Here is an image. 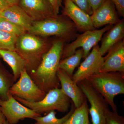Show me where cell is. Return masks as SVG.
Returning a JSON list of instances; mask_svg holds the SVG:
<instances>
[{
  "mask_svg": "<svg viewBox=\"0 0 124 124\" xmlns=\"http://www.w3.org/2000/svg\"><path fill=\"white\" fill-rule=\"evenodd\" d=\"M18 36L0 30V50L15 51Z\"/></svg>",
  "mask_w": 124,
  "mask_h": 124,
  "instance_id": "603a6c76",
  "label": "cell"
},
{
  "mask_svg": "<svg viewBox=\"0 0 124 124\" xmlns=\"http://www.w3.org/2000/svg\"><path fill=\"white\" fill-rule=\"evenodd\" d=\"M124 22L122 19L107 31L102 38L101 45L99 46L101 55L103 56L116 44L124 39Z\"/></svg>",
  "mask_w": 124,
  "mask_h": 124,
  "instance_id": "e0dca14e",
  "label": "cell"
},
{
  "mask_svg": "<svg viewBox=\"0 0 124 124\" xmlns=\"http://www.w3.org/2000/svg\"><path fill=\"white\" fill-rule=\"evenodd\" d=\"M80 8L86 14L91 16L93 13V10L89 4L88 0H71Z\"/></svg>",
  "mask_w": 124,
  "mask_h": 124,
  "instance_id": "484cf974",
  "label": "cell"
},
{
  "mask_svg": "<svg viewBox=\"0 0 124 124\" xmlns=\"http://www.w3.org/2000/svg\"><path fill=\"white\" fill-rule=\"evenodd\" d=\"M104 124H124V117L117 112L109 110L107 113Z\"/></svg>",
  "mask_w": 124,
  "mask_h": 124,
  "instance_id": "d4e9b609",
  "label": "cell"
},
{
  "mask_svg": "<svg viewBox=\"0 0 124 124\" xmlns=\"http://www.w3.org/2000/svg\"><path fill=\"white\" fill-rule=\"evenodd\" d=\"M15 82L13 74L7 70L0 61V99H8L9 89Z\"/></svg>",
  "mask_w": 124,
  "mask_h": 124,
  "instance_id": "ffe728a7",
  "label": "cell"
},
{
  "mask_svg": "<svg viewBox=\"0 0 124 124\" xmlns=\"http://www.w3.org/2000/svg\"><path fill=\"white\" fill-rule=\"evenodd\" d=\"M8 94L31 102L39 101L46 95L31 79L26 69L21 73L17 82L9 89Z\"/></svg>",
  "mask_w": 124,
  "mask_h": 124,
  "instance_id": "ba28073f",
  "label": "cell"
},
{
  "mask_svg": "<svg viewBox=\"0 0 124 124\" xmlns=\"http://www.w3.org/2000/svg\"><path fill=\"white\" fill-rule=\"evenodd\" d=\"M0 55L11 67L16 82L19 79L22 72L26 69L24 59L15 51L0 50Z\"/></svg>",
  "mask_w": 124,
  "mask_h": 124,
  "instance_id": "ac0fdd59",
  "label": "cell"
},
{
  "mask_svg": "<svg viewBox=\"0 0 124 124\" xmlns=\"http://www.w3.org/2000/svg\"><path fill=\"white\" fill-rule=\"evenodd\" d=\"M115 6L111 0H105L90 16L93 26L95 29L105 25L116 24L120 20Z\"/></svg>",
  "mask_w": 124,
  "mask_h": 124,
  "instance_id": "7c38bea8",
  "label": "cell"
},
{
  "mask_svg": "<svg viewBox=\"0 0 124 124\" xmlns=\"http://www.w3.org/2000/svg\"><path fill=\"white\" fill-rule=\"evenodd\" d=\"M1 56H0V58H1Z\"/></svg>",
  "mask_w": 124,
  "mask_h": 124,
  "instance_id": "836d02e7",
  "label": "cell"
},
{
  "mask_svg": "<svg viewBox=\"0 0 124 124\" xmlns=\"http://www.w3.org/2000/svg\"><path fill=\"white\" fill-rule=\"evenodd\" d=\"M85 80L103 97L112 111L117 112L114 98L117 95L124 94V72H99Z\"/></svg>",
  "mask_w": 124,
  "mask_h": 124,
  "instance_id": "277c9868",
  "label": "cell"
},
{
  "mask_svg": "<svg viewBox=\"0 0 124 124\" xmlns=\"http://www.w3.org/2000/svg\"><path fill=\"white\" fill-rule=\"evenodd\" d=\"M51 45L45 38L28 32L18 37L15 51L24 59L28 74L36 70Z\"/></svg>",
  "mask_w": 124,
  "mask_h": 124,
  "instance_id": "7a4b0ae2",
  "label": "cell"
},
{
  "mask_svg": "<svg viewBox=\"0 0 124 124\" xmlns=\"http://www.w3.org/2000/svg\"><path fill=\"white\" fill-rule=\"evenodd\" d=\"M65 42L60 38L53 41L51 47L44 55L37 69L29 74L34 83L46 94L60 87L57 71Z\"/></svg>",
  "mask_w": 124,
  "mask_h": 124,
  "instance_id": "6da1fadb",
  "label": "cell"
},
{
  "mask_svg": "<svg viewBox=\"0 0 124 124\" xmlns=\"http://www.w3.org/2000/svg\"><path fill=\"white\" fill-rule=\"evenodd\" d=\"M89 108L87 100L75 108L70 116L63 124H90L89 120Z\"/></svg>",
  "mask_w": 124,
  "mask_h": 124,
  "instance_id": "44dd1931",
  "label": "cell"
},
{
  "mask_svg": "<svg viewBox=\"0 0 124 124\" xmlns=\"http://www.w3.org/2000/svg\"><path fill=\"white\" fill-rule=\"evenodd\" d=\"M53 8L54 13L55 15L59 14V10L62 7V0H48Z\"/></svg>",
  "mask_w": 124,
  "mask_h": 124,
  "instance_id": "83f0119b",
  "label": "cell"
},
{
  "mask_svg": "<svg viewBox=\"0 0 124 124\" xmlns=\"http://www.w3.org/2000/svg\"><path fill=\"white\" fill-rule=\"evenodd\" d=\"M113 25H107L102 29L84 32L81 34H77L75 39L64 45L62 52L61 60L73 55L77 50L82 48L83 50V58L89 55L91 49L101 40L105 32L111 29Z\"/></svg>",
  "mask_w": 124,
  "mask_h": 124,
  "instance_id": "8992f818",
  "label": "cell"
},
{
  "mask_svg": "<svg viewBox=\"0 0 124 124\" xmlns=\"http://www.w3.org/2000/svg\"><path fill=\"white\" fill-rule=\"evenodd\" d=\"M19 6L33 21H39L55 15L48 0H20Z\"/></svg>",
  "mask_w": 124,
  "mask_h": 124,
  "instance_id": "4fadbf2b",
  "label": "cell"
},
{
  "mask_svg": "<svg viewBox=\"0 0 124 124\" xmlns=\"http://www.w3.org/2000/svg\"><path fill=\"white\" fill-rule=\"evenodd\" d=\"M115 6L118 15L124 17V0H111Z\"/></svg>",
  "mask_w": 124,
  "mask_h": 124,
  "instance_id": "4316f807",
  "label": "cell"
},
{
  "mask_svg": "<svg viewBox=\"0 0 124 124\" xmlns=\"http://www.w3.org/2000/svg\"><path fill=\"white\" fill-rule=\"evenodd\" d=\"M0 107L9 124H17L19 121L26 118L33 119L41 116L21 104L11 94H8L7 100L0 99Z\"/></svg>",
  "mask_w": 124,
  "mask_h": 124,
  "instance_id": "9c48e42d",
  "label": "cell"
},
{
  "mask_svg": "<svg viewBox=\"0 0 124 124\" xmlns=\"http://www.w3.org/2000/svg\"><path fill=\"white\" fill-rule=\"evenodd\" d=\"M6 121V119L4 114L2 113L0 107V124H4Z\"/></svg>",
  "mask_w": 124,
  "mask_h": 124,
  "instance_id": "4dcf8cb0",
  "label": "cell"
},
{
  "mask_svg": "<svg viewBox=\"0 0 124 124\" xmlns=\"http://www.w3.org/2000/svg\"><path fill=\"white\" fill-rule=\"evenodd\" d=\"M70 110L66 115L61 118L56 117L55 111H52L46 114L44 116H38L34 118L35 120L34 124H63L67 120L75 109L72 102H71Z\"/></svg>",
  "mask_w": 124,
  "mask_h": 124,
  "instance_id": "7402d4cb",
  "label": "cell"
},
{
  "mask_svg": "<svg viewBox=\"0 0 124 124\" xmlns=\"http://www.w3.org/2000/svg\"><path fill=\"white\" fill-rule=\"evenodd\" d=\"M0 17L22 27L27 32L34 21L18 5L10 6L0 11Z\"/></svg>",
  "mask_w": 124,
  "mask_h": 124,
  "instance_id": "2e32d148",
  "label": "cell"
},
{
  "mask_svg": "<svg viewBox=\"0 0 124 124\" xmlns=\"http://www.w3.org/2000/svg\"><path fill=\"white\" fill-rule=\"evenodd\" d=\"M57 76L63 93L72 100L76 108L80 106L86 98L78 85L73 82L72 77L60 68L58 69Z\"/></svg>",
  "mask_w": 124,
  "mask_h": 124,
  "instance_id": "9a60e30c",
  "label": "cell"
},
{
  "mask_svg": "<svg viewBox=\"0 0 124 124\" xmlns=\"http://www.w3.org/2000/svg\"><path fill=\"white\" fill-rule=\"evenodd\" d=\"M4 124H9V123H8V122H7V121L6 120V121H5Z\"/></svg>",
  "mask_w": 124,
  "mask_h": 124,
  "instance_id": "d6a6232c",
  "label": "cell"
},
{
  "mask_svg": "<svg viewBox=\"0 0 124 124\" xmlns=\"http://www.w3.org/2000/svg\"><path fill=\"white\" fill-rule=\"evenodd\" d=\"M105 0H88L89 4L93 11H95L104 2Z\"/></svg>",
  "mask_w": 124,
  "mask_h": 124,
  "instance_id": "f1b7e54d",
  "label": "cell"
},
{
  "mask_svg": "<svg viewBox=\"0 0 124 124\" xmlns=\"http://www.w3.org/2000/svg\"><path fill=\"white\" fill-rule=\"evenodd\" d=\"M107 53L104 57V62L99 72H124V40L116 44Z\"/></svg>",
  "mask_w": 124,
  "mask_h": 124,
  "instance_id": "5bb4252c",
  "label": "cell"
},
{
  "mask_svg": "<svg viewBox=\"0 0 124 124\" xmlns=\"http://www.w3.org/2000/svg\"><path fill=\"white\" fill-rule=\"evenodd\" d=\"M14 97L21 104L41 115L52 111L65 113L68 111L71 106L70 99L60 88L49 91L43 99L37 102L28 101L16 96Z\"/></svg>",
  "mask_w": 124,
  "mask_h": 124,
  "instance_id": "5b68a950",
  "label": "cell"
},
{
  "mask_svg": "<svg viewBox=\"0 0 124 124\" xmlns=\"http://www.w3.org/2000/svg\"><path fill=\"white\" fill-rule=\"evenodd\" d=\"M0 30L14 34L18 37L27 32L22 27L0 17Z\"/></svg>",
  "mask_w": 124,
  "mask_h": 124,
  "instance_id": "cb8c5ba5",
  "label": "cell"
},
{
  "mask_svg": "<svg viewBox=\"0 0 124 124\" xmlns=\"http://www.w3.org/2000/svg\"><path fill=\"white\" fill-rule=\"evenodd\" d=\"M83 57V50L79 48L77 50L73 55L60 60L59 68L64 71L72 77L75 69L79 66Z\"/></svg>",
  "mask_w": 124,
  "mask_h": 124,
  "instance_id": "d6986e66",
  "label": "cell"
},
{
  "mask_svg": "<svg viewBox=\"0 0 124 124\" xmlns=\"http://www.w3.org/2000/svg\"><path fill=\"white\" fill-rule=\"evenodd\" d=\"M84 59L72 76L73 82L77 84L100 71L104 58L100 53L99 46L98 44L94 46L91 52Z\"/></svg>",
  "mask_w": 124,
  "mask_h": 124,
  "instance_id": "30bf717a",
  "label": "cell"
},
{
  "mask_svg": "<svg viewBox=\"0 0 124 124\" xmlns=\"http://www.w3.org/2000/svg\"><path fill=\"white\" fill-rule=\"evenodd\" d=\"M77 31L75 25L69 18L58 14L33 21L28 32L42 38L55 36L68 42L76 38Z\"/></svg>",
  "mask_w": 124,
  "mask_h": 124,
  "instance_id": "3957f363",
  "label": "cell"
},
{
  "mask_svg": "<svg viewBox=\"0 0 124 124\" xmlns=\"http://www.w3.org/2000/svg\"><path fill=\"white\" fill-rule=\"evenodd\" d=\"M62 14L66 16L75 25L77 31L81 32L96 29L93 26L90 16L74 4L71 0H63Z\"/></svg>",
  "mask_w": 124,
  "mask_h": 124,
  "instance_id": "8fae6325",
  "label": "cell"
},
{
  "mask_svg": "<svg viewBox=\"0 0 124 124\" xmlns=\"http://www.w3.org/2000/svg\"><path fill=\"white\" fill-rule=\"evenodd\" d=\"M78 85L90 103L89 113L91 117L90 124H104L107 113L110 110L108 103L85 80Z\"/></svg>",
  "mask_w": 124,
  "mask_h": 124,
  "instance_id": "52a82bcc",
  "label": "cell"
},
{
  "mask_svg": "<svg viewBox=\"0 0 124 124\" xmlns=\"http://www.w3.org/2000/svg\"><path fill=\"white\" fill-rule=\"evenodd\" d=\"M10 6L6 0H0V11Z\"/></svg>",
  "mask_w": 124,
  "mask_h": 124,
  "instance_id": "f546056e",
  "label": "cell"
},
{
  "mask_svg": "<svg viewBox=\"0 0 124 124\" xmlns=\"http://www.w3.org/2000/svg\"><path fill=\"white\" fill-rule=\"evenodd\" d=\"M10 6L18 5L20 0H6Z\"/></svg>",
  "mask_w": 124,
  "mask_h": 124,
  "instance_id": "1f68e13d",
  "label": "cell"
}]
</instances>
